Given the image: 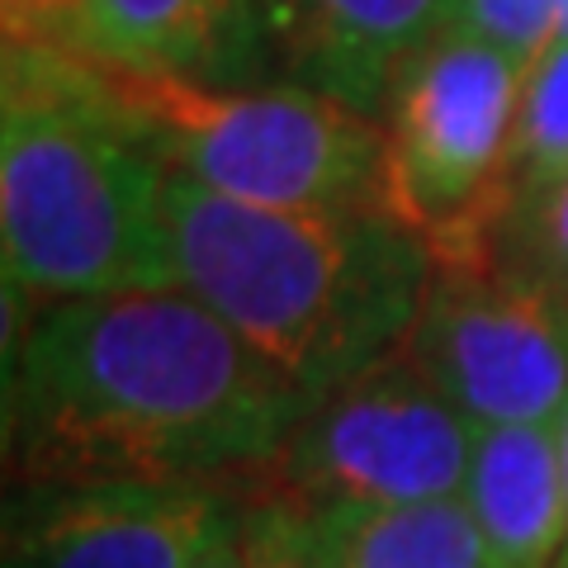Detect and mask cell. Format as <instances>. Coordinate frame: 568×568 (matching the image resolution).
Returning <instances> with one entry per match:
<instances>
[{
	"label": "cell",
	"instance_id": "d6986e66",
	"mask_svg": "<svg viewBox=\"0 0 568 568\" xmlns=\"http://www.w3.org/2000/svg\"><path fill=\"white\" fill-rule=\"evenodd\" d=\"M559 446H564V493H568V413H564V422H559ZM555 568H568V530H564V555H559Z\"/></svg>",
	"mask_w": 568,
	"mask_h": 568
},
{
	"label": "cell",
	"instance_id": "52a82bcc",
	"mask_svg": "<svg viewBox=\"0 0 568 568\" xmlns=\"http://www.w3.org/2000/svg\"><path fill=\"white\" fill-rule=\"evenodd\" d=\"M398 355L474 432L559 426L568 413V308L503 265L432 271Z\"/></svg>",
	"mask_w": 568,
	"mask_h": 568
},
{
	"label": "cell",
	"instance_id": "6da1fadb",
	"mask_svg": "<svg viewBox=\"0 0 568 568\" xmlns=\"http://www.w3.org/2000/svg\"><path fill=\"white\" fill-rule=\"evenodd\" d=\"M313 398L181 284L58 298L10 365L6 436L24 484L237 478Z\"/></svg>",
	"mask_w": 568,
	"mask_h": 568
},
{
	"label": "cell",
	"instance_id": "ba28073f",
	"mask_svg": "<svg viewBox=\"0 0 568 568\" xmlns=\"http://www.w3.org/2000/svg\"><path fill=\"white\" fill-rule=\"evenodd\" d=\"M237 478L24 484L10 511V568H194L242 517Z\"/></svg>",
	"mask_w": 568,
	"mask_h": 568
},
{
	"label": "cell",
	"instance_id": "9a60e30c",
	"mask_svg": "<svg viewBox=\"0 0 568 568\" xmlns=\"http://www.w3.org/2000/svg\"><path fill=\"white\" fill-rule=\"evenodd\" d=\"M497 265L511 275L555 284L568 275V175L559 185L521 194L503 223Z\"/></svg>",
	"mask_w": 568,
	"mask_h": 568
},
{
	"label": "cell",
	"instance_id": "9c48e42d",
	"mask_svg": "<svg viewBox=\"0 0 568 568\" xmlns=\"http://www.w3.org/2000/svg\"><path fill=\"white\" fill-rule=\"evenodd\" d=\"M265 52L351 110H379L398 71L450 24V0H261Z\"/></svg>",
	"mask_w": 568,
	"mask_h": 568
},
{
	"label": "cell",
	"instance_id": "5b68a950",
	"mask_svg": "<svg viewBox=\"0 0 568 568\" xmlns=\"http://www.w3.org/2000/svg\"><path fill=\"white\" fill-rule=\"evenodd\" d=\"M526 67L503 48L440 29L388 91L384 209L426 242L436 271L497 265L517 181Z\"/></svg>",
	"mask_w": 568,
	"mask_h": 568
},
{
	"label": "cell",
	"instance_id": "7a4b0ae2",
	"mask_svg": "<svg viewBox=\"0 0 568 568\" xmlns=\"http://www.w3.org/2000/svg\"><path fill=\"white\" fill-rule=\"evenodd\" d=\"M175 284L317 403L388 361L432 284V252L388 209H265L162 166Z\"/></svg>",
	"mask_w": 568,
	"mask_h": 568
},
{
	"label": "cell",
	"instance_id": "ac0fdd59",
	"mask_svg": "<svg viewBox=\"0 0 568 568\" xmlns=\"http://www.w3.org/2000/svg\"><path fill=\"white\" fill-rule=\"evenodd\" d=\"M242 517H246V507H242ZM242 517H233L204 545V555L194 559V568H252L246 564V545H242Z\"/></svg>",
	"mask_w": 568,
	"mask_h": 568
},
{
	"label": "cell",
	"instance_id": "4fadbf2b",
	"mask_svg": "<svg viewBox=\"0 0 568 568\" xmlns=\"http://www.w3.org/2000/svg\"><path fill=\"white\" fill-rule=\"evenodd\" d=\"M568 175V43H555L530 67L517 142H511V181L517 200L545 185H559Z\"/></svg>",
	"mask_w": 568,
	"mask_h": 568
},
{
	"label": "cell",
	"instance_id": "8992f818",
	"mask_svg": "<svg viewBox=\"0 0 568 568\" xmlns=\"http://www.w3.org/2000/svg\"><path fill=\"white\" fill-rule=\"evenodd\" d=\"M474 426L394 351L323 394L265 465V488L308 507H407L459 497Z\"/></svg>",
	"mask_w": 568,
	"mask_h": 568
},
{
	"label": "cell",
	"instance_id": "ffe728a7",
	"mask_svg": "<svg viewBox=\"0 0 568 568\" xmlns=\"http://www.w3.org/2000/svg\"><path fill=\"white\" fill-rule=\"evenodd\" d=\"M555 43H568V0H555Z\"/></svg>",
	"mask_w": 568,
	"mask_h": 568
},
{
	"label": "cell",
	"instance_id": "7c38bea8",
	"mask_svg": "<svg viewBox=\"0 0 568 568\" xmlns=\"http://www.w3.org/2000/svg\"><path fill=\"white\" fill-rule=\"evenodd\" d=\"M342 568H493L465 497L407 507H317Z\"/></svg>",
	"mask_w": 568,
	"mask_h": 568
},
{
	"label": "cell",
	"instance_id": "277c9868",
	"mask_svg": "<svg viewBox=\"0 0 568 568\" xmlns=\"http://www.w3.org/2000/svg\"><path fill=\"white\" fill-rule=\"evenodd\" d=\"M119 114L162 166L265 209H384L379 123L308 85H204L100 62Z\"/></svg>",
	"mask_w": 568,
	"mask_h": 568
},
{
	"label": "cell",
	"instance_id": "5bb4252c",
	"mask_svg": "<svg viewBox=\"0 0 568 568\" xmlns=\"http://www.w3.org/2000/svg\"><path fill=\"white\" fill-rule=\"evenodd\" d=\"M242 545L252 568H342L323 511L280 493L246 497Z\"/></svg>",
	"mask_w": 568,
	"mask_h": 568
},
{
	"label": "cell",
	"instance_id": "3957f363",
	"mask_svg": "<svg viewBox=\"0 0 568 568\" xmlns=\"http://www.w3.org/2000/svg\"><path fill=\"white\" fill-rule=\"evenodd\" d=\"M0 223L6 284L29 298L175 284L162 162L119 114L91 52L6 48Z\"/></svg>",
	"mask_w": 568,
	"mask_h": 568
},
{
	"label": "cell",
	"instance_id": "2e32d148",
	"mask_svg": "<svg viewBox=\"0 0 568 568\" xmlns=\"http://www.w3.org/2000/svg\"><path fill=\"white\" fill-rule=\"evenodd\" d=\"M503 48L526 71L555 48V0H450V24Z\"/></svg>",
	"mask_w": 568,
	"mask_h": 568
},
{
	"label": "cell",
	"instance_id": "30bf717a",
	"mask_svg": "<svg viewBox=\"0 0 568 568\" xmlns=\"http://www.w3.org/2000/svg\"><path fill=\"white\" fill-rule=\"evenodd\" d=\"M81 52L204 85H237L271 58L261 0H85Z\"/></svg>",
	"mask_w": 568,
	"mask_h": 568
},
{
	"label": "cell",
	"instance_id": "44dd1931",
	"mask_svg": "<svg viewBox=\"0 0 568 568\" xmlns=\"http://www.w3.org/2000/svg\"><path fill=\"white\" fill-rule=\"evenodd\" d=\"M545 290H555V298L568 308V275H564V280H555V284H545Z\"/></svg>",
	"mask_w": 568,
	"mask_h": 568
},
{
	"label": "cell",
	"instance_id": "8fae6325",
	"mask_svg": "<svg viewBox=\"0 0 568 568\" xmlns=\"http://www.w3.org/2000/svg\"><path fill=\"white\" fill-rule=\"evenodd\" d=\"M465 503L484 530L493 568H555L568 530L559 426L474 432Z\"/></svg>",
	"mask_w": 568,
	"mask_h": 568
},
{
	"label": "cell",
	"instance_id": "e0dca14e",
	"mask_svg": "<svg viewBox=\"0 0 568 568\" xmlns=\"http://www.w3.org/2000/svg\"><path fill=\"white\" fill-rule=\"evenodd\" d=\"M85 0H6V48L81 52Z\"/></svg>",
	"mask_w": 568,
	"mask_h": 568
}]
</instances>
